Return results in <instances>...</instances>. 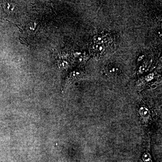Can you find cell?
Returning a JSON list of instances; mask_svg holds the SVG:
<instances>
[{"label":"cell","instance_id":"6da1fadb","mask_svg":"<svg viewBox=\"0 0 162 162\" xmlns=\"http://www.w3.org/2000/svg\"><path fill=\"white\" fill-rule=\"evenodd\" d=\"M97 47H98V50H99V51H102V50H104V48L103 47H102V46H97Z\"/></svg>","mask_w":162,"mask_h":162}]
</instances>
